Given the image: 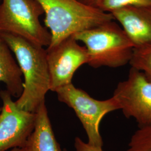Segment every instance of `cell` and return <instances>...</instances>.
Here are the masks:
<instances>
[{"label": "cell", "mask_w": 151, "mask_h": 151, "mask_svg": "<svg viewBox=\"0 0 151 151\" xmlns=\"http://www.w3.org/2000/svg\"><path fill=\"white\" fill-rule=\"evenodd\" d=\"M0 37L14 54L24 78L23 91L15 104L22 110L35 113L50 90L47 50L11 34L0 33Z\"/></svg>", "instance_id": "1"}, {"label": "cell", "mask_w": 151, "mask_h": 151, "mask_svg": "<svg viewBox=\"0 0 151 151\" xmlns=\"http://www.w3.org/2000/svg\"><path fill=\"white\" fill-rule=\"evenodd\" d=\"M45 14L44 23L50 30L48 48L57 45L74 34L114 20L111 13L80 0H37Z\"/></svg>", "instance_id": "2"}, {"label": "cell", "mask_w": 151, "mask_h": 151, "mask_svg": "<svg viewBox=\"0 0 151 151\" xmlns=\"http://www.w3.org/2000/svg\"><path fill=\"white\" fill-rule=\"evenodd\" d=\"M114 21L72 36L85 44L88 58L87 64L93 68H118L129 64L134 45L122 27Z\"/></svg>", "instance_id": "3"}, {"label": "cell", "mask_w": 151, "mask_h": 151, "mask_svg": "<svg viewBox=\"0 0 151 151\" xmlns=\"http://www.w3.org/2000/svg\"><path fill=\"white\" fill-rule=\"evenodd\" d=\"M1 1L0 33L20 37L38 47H48L50 33L40 22L44 10L37 0Z\"/></svg>", "instance_id": "4"}, {"label": "cell", "mask_w": 151, "mask_h": 151, "mask_svg": "<svg viewBox=\"0 0 151 151\" xmlns=\"http://www.w3.org/2000/svg\"><path fill=\"white\" fill-rule=\"evenodd\" d=\"M55 92L60 102L75 111L86 132L88 143L102 148L103 141L99 125L107 114L120 110L116 100L113 96L105 100L95 99L86 92L76 88L72 83L60 88Z\"/></svg>", "instance_id": "5"}, {"label": "cell", "mask_w": 151, "mask_h": 151, "mask_svg": "<svg viewBox=\"0 0 151 151\" xmlns=\"http://www.w3.org/2000/svg\"><path fill=\"white\" fill-rule=\"evenodd\" d=\"M113 96L124 116L135 119L139 128L151 125V82L142 72L131 67L127 78L118 84Z\"/></svg>", "instance_id": "6"}, {"label": "cell", "mask_w": 151, "mask_h": 151, "mask_svg": "<svg viewBox=\"0 0 151 151\" xmlns=\"http://www.w3.org/2000/svg\"><path fill=\"white\" fill-rule=\"evenodd\" d=\"M11 97L8 91H0V151L24 147L35 127V113L19 108Z\"/></svg>", "instance_id": "7"}, {"label": "cell", "mask_w": 151, "mask_h": 151, "mask_svg": "<svg viewBox=\"0 0 151 151\" xmlns=\"http://www.w3.org/2000/svg\"><path fill=\"white\" fill-rule=\"evenodd\" d=\"M46 50L50 90L52 91L72 83L76 71L88 63L86 48L80 45L72 37Z\"/></svg>", "instance_id": "8"}, {"label": "cell", "mask_w": 151, "mask_h": 151, "mask_svg": "<svg viewBox=\"0 0 151 151\" xmlns=\"http://www.w3.org/2000/svg\"><path fill=\"white\" fill-rule=\"evenodd\" d=\"M111 14L134 48L151 44V6H128Z\"/></svg>", "instance_id": "9"}, {"label": "cell", "mask_w": 151, "mask_h": 151, "mask_svg": "<svg viewBox=\"0 0 151 151\" xmlns=\"http://www.w3.org/2000/svg\"><path fill=\"white\" fill-rule=\"evenodd\" d=\"M35 114L34 129L24 146L26 151H63L55 139L45 102Z\"/></svg>", "instance_id": "10"}, {"label": "cell", "mask_w": 151, "mask_h": 151, "mask_svg": "<svg viewBox=\"0 0 151 151\" xmlns=\"http://www.w3.org/2000/svg\"><path fill=\"white\" fill-rule=\"evenodd\" d=\"M10 49L0 37V82L12 96L19 97L23 91L22 71Z\"/></svg>", "instance_id": "11"}, {"label": "cell", "mask_w": 151, "mask_h": 151, "mask_svg": "<svg viewBox=\"0 0 151 151\" xmlns=\"http://www.w3.org/2000/svg\"><path fill=\"white\" fill-rule=\"evenodd\" d=\"M129 64L132 68L142 72L151 82V44L134 48Z\"/></svg>", "instance_id": "12"}, {"label": "cell", "mask_w": 151, "mask_h": 151, "mask_svg": "<svg viewBox=\"0 0 151 151\" xmlns=\"http://www.w3.org/2000/svg\"><path fill=\"white\" fill-rule=\"evenodd\" d=\"M127 151H151V125L140 127L131 138Z\"/></svg>", "instance_id": "13"}, {"label": "cell", "mask_w": 151, "mask_h": 151, "mask_svg": "<svg viewBox=\"0 0 151 151\" xmlns=\"http://www.w3.org/2000/svg\"><path fill=\"white\" fill-rule=\"evenodd\" d=\"M151 0H99L95 7L104 12L111 13L128 6H149Z\"/></svg>", "instance_id": "14"}, {"label": "cell", "mask_w": 151, "mask_h": 151, "mask_svg": "<svg viewBox=\"0 0 151 151\" xmlns=\"http://www.w3.org/2000/svg\"><path fill=\"white\" fill-rule=\"evenodd\" d=\"M76 151H103L102 148L92 146L88 143H85L79 137L75 139Z\"/></svg>", "instance_id": "15"}, {"label": "cell", "mask_w": 151, "mask_h": 151, "mask_svg": "<svg viewBox=\"0 0 151 151\" xmlns=\"http://www.w3.org/2000/svg\"><path fill=\"white\" fill-rule=\"evenodd\" d=\"M80 1L83 3H85L86 4L89 5L95 6L99 0H80Z\"/></svg>", "instance_id": "16"}, {"label": "cell", "mask_w": 151, "mask_h": 151, "mask_svg": "<svg viewBox=\"0 0 151 151\" xmlns=\"http://www.w3.org/2000/svg\"><path fill=\"white\" fill-rule=\"evenodd\" d=\"M6 151H26V149L24 147H16V148H12V149Z\"/></svg>", "instance_id": "17"}, {"label": "cell", "mask_w": 151, "mask_h": 151, "mask_svg": "<svg viewBox=\"0 0 151 151\" xmlns=\"http://www.w3.org/2000/svg\"><path fill=\"white\" fill-rule=\"evenodd\" d=\"M1 108H0V113H1Z\"/></svg>", "instance_id": "18"}, {"label": "cell", "mask_w": 151, "mask_h": 151, "mask_svg": "<svg viewBox=\"0 0 151 151\" xmlns=\"http://www.w3.org/2000/svg\"><path fill=\"white\" fill-rule=\"evenodd\" d=\"M63 151H67V150H63Z\"/></svg>", "instance_id": "19"}, {"label": "cell", "mask_w": 151, "mask_h": 151, "mask_svg": "<svg viewBox=\"0 0 151 151\" xmlns=\"http://www.w3.org/2000/svg\"><path fill=\"white\" fill-rule=\"evenodd\" d=\"M1 0H0V4H1Z\"/></svg>", "instance_id": "20"}]
</instances>
